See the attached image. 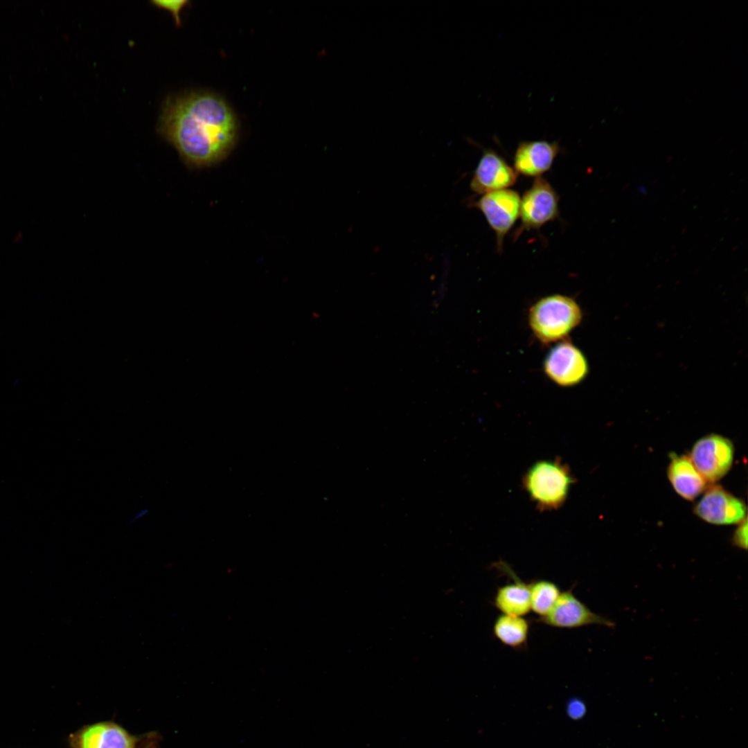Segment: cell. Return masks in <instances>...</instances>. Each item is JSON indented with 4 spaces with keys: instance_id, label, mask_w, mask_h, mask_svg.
Instances as JSON below:
<instances>
[{
    "instance_id": "obj_16",
    "label": "cell",
    "mask_w": 748,
    "mask_h": 748,
    "mask_svg": "<svg viewBox=\"0 0 748 748\" xmlns=\"http://www.w3.org/2000/svg\"><path fill=\"white\" fill-rule=\"evenodd\" d=\"M531 610L540 618L546 616L554 607L561 591L554 582L538 580L529 584Z\"/></svg>"
},
{
    "instance_id": "obj_1",
    "label": "cell",
    "mask_w": 748,
    "mask_h": 748,
    "mask_svg": "<svg viewBox=\"0 0 748 748\" xmlns=\"http://www.w3.org/2000/svg\"><path fill=\"white\" fill-rule=\"evenodd\" d=\"M238 130L229 104L206 91L168 98L158 126L159 134L191 168L209 167L224 159L235 143Z\"/></svg>"
},
{
    "instance_id": "obj_7",
    "label": "cell",
    "mask_w": 748,
    "mask_h": 748,
    "mask_svg": "<svg viewBox=\"0 0 748 748\" xmlns=\"http://www.w3.org/2000/svg\"><path fill=\"white\" fill-rule=\"evenodd\" d=\"M543 368L553 382L562 387L577 385L589 372L587 360L582 352L567 340L558 342L549 350Z\"/></svg>"
},
{
    "instance_id": "obj_15",
    "label": "cell",
    "mask_w": 748,
    "mask_h": 748,
    "mask_svg": "<svg viewBox=\"0 0 748 748\" xmlns=\"http://www.w3.org/2000/svg\"><path fill=\"white\" fill-rule=\"evenodd\" d=\"M528 631L529 623L522 616L501 614L493 625V632L497 639L513 648H520L526 644Z\"/></svg>"
},
{
    "instance_id": "obj_14",
    "label": "cell",
    "mask_w": 748,
    "mask_h": 748,
    "mask_svg": "<svg viewBox=\"0 0 748 748\" xmlns=\"http://www.w3.org/2000/svg\"><path fill=\"white\" fill-rule=\"evenodd\" d=\"M514 582L497 589L494 605L502 614L523 616L531 611L530 586L515 574Z\"/></svg>"
},
{
    "instance_id": "obj_11",
    "label": "cell",
    "mask_w": 748,
    "mask_h": 748,
    "mask_svg": "<svg viewBox=\"0 0 748 748\" xmlns=\"http://www.w3.org/2000/svg\"><path fill=\"white\" fill-rule=\"evenodd\" d=\"M560 150L559 143L555 141H522L515 152L513 168L517 175L535 178L541 177L550 170Z\"/></svg>"
},
{
    "instance_id": "obj_3",
    "label": "cell",
    "mask_w": 748,
    "mask_h": 748,
    "mask_svg": "<svg viewBox=\"0 0 748 748\" xmlns=\"http://www.w3.org/2000/svg\"><path fill=\"white\" fill-rule=\"evenodd\" d=\"M573 478L560 460H542L527 471L524 488L531 499L542 510L560 508L569 494Z\"/></svg>"
},
{
    "instance_id": "obj_6",
    "label": "cell",
    "mask_w": 748,
    "mask_h": 748,
    "mask_svg": "<svg viewBox=\"0 0 748 748\" xmlns=\"http://www.w3.org/2000/svg\"><path fill=\"white\" fill-rule=\"evenodd\" d=\"M521 197L513 189H503L483 195L471 205L479 210L495 233L497 249L503 250L504 240L519 215Z\"/></svg>"
},
{
    "instance_id": "obj_18",
    "label": "cell",
    "mask_w": 748,
    "mask_h": 748,
    "mask_svg": "<svg viewBox=\"0 0 748 748\" xmlns=\"http://www.w3.org/2000/svg\"><path fill=\"white\" fill-rule=\"evenodd\" d=\"M733 545L740 549H747V519L745 517L736 528L731 540Z\"/></svg>"
},
{
    "instance_id": "obj_12",
    "label": "cell",
    "mask_w": 748,
    "mask_h": 748,
    "mask_svg": "<svg viewBox=\"0 0 748 748\" xmlns=\"http://www.w3.org/2000/svg\"><path fill=\"white\" fill-rule=\"evenodd\" d=\"M667 476L676 493L688 501L694 500L707 486V481L688 455L672 454Z\"/></svg>"
},
{
    "instance_id": "obj_5",
    "label": "cell",
    "mask_w": 748,
    "mask_h": 748,
    "mask_svg": "<svg viewBox=\"0 0 748 748\" xmlns=\"http://www.w3.org/2000/svg\"><path fill=\"white\" fill-rule=\"evenodd\" d=\"M689 457L707 483H714L730 470L734 446L728 438L716 434H708L695 443Z\"/></svg>"
},
{
    "instance_id": "obj_8",
    "label": "cell",
    "mask_w": 748,
    "mask_h": 748,
    "mask_svg": "<svg viewBox=\"0 0 748 748\" xmlns=\"http://www.w3.org/2000/svg\"><path fill=\"white\" fill-rule=\"evenodd\" d=\"M693 511L701 519L716 525L738 524L747 517L743 500L718 485L704 490Z\"/></svg>"
},
{
    "instance_id": "obj_4",
    "label": "cell",
    "mask_w": 748,
    "mask_h": 748,
    "mask_svg": "<svg viewBox=\"0 0 748 748\" xmlns=\"http://www.w3.org/2000/svg\"><path fill=\"white\" fill-rule=\"evenodd\" d=\"M559 195L551 184L542 177L535 179L531 187L521 197L520 226L513 233L517 240L524 231L540 229L559 217Z\"/></svg>"
},
{
    "instance_id": "obj_10",
    "label": "cell",
    "mask_w": 748,
    "mask_h": 748,
    "mask_svg": "<svg viewBox=\"0 0 748 748\" xmlns=\"http://www.w3.org/2000/svg\"><path fill=\"white\" fill-rule=\"evenodd\" d=\"M517 176L501 155L493 150L486 149L474 171L470 188L481 195L507 189L516 183Z\"/></svg>"
},
{
    "instance_id": "obj_2",
    "label": "cell",
    "mask_w": 748,
    "mask_h": 748,
    "mask_svg": "<svg viewBox=\"0 0 748 748\" xmlns=\"http://www.w3.org/2000/svg\"><path fill=\"white\" fill-rule=\"evenodd\" d=\"M582 312L574 299L555 294L542 297L529 309V327L542 344L565 340L581 322Z\"/></svg>"
},
{
    "instance_id": "obj_13",
    "label": "cell",
    "mask_w": 748,
    "mask_h": 748,
    "mask_svg": "<svg viewBox=\"0 0 748 748\" xmlns=\"http://www.w3.org/2000/svg\"><path fill=\"white\" fill-rule=\"evenodd\" d=\"M135 744L125 730L110 722L91 725L77 738L78 748H135Z\"/></svg>"
},
{
    "instance_id": "obj_17",
    "label": "cell",
    "mask_w": 748,
    "mask_h": 748,
    "mask_svg": "<svg viewBox=\"0 0 748 748\" xmlns=\"http://www.w3.org/2000/svg\"><path fill=\"white\" fill-rule=\"evenodd\" d=\"M152 3L159 8L166 9L172 13L177 26L181 23L180 10L188 3L186 0L180 1H152Z\"/></svg>"
},
{
    "instance_id": "obj_9",
    "label": "cell",
    "mask_w": 748,
    "mask_h": 748,
    "mask_svg": "<svg viewBox=\"0 0 748 748\" xmlns=\"http://www.w3.org/2000/svg\"><path fill=\"white\" fill-rule=\"evenodd\" d=\"M558 628H577L596 624L613 627L611 620L592 612L573 594L571 589L561 592L554 607L545 616L537 619Z\"/></svg>"
},
{
    "instance_id": "obj_19",
    "label": "cell",
    "mask_w": 748,
    "mask_h": 748,
    "mask_svg": "<svg viewBox=\"0 0 748 748\" xmlns=\"http://www.w3.org/2000/svg\"><path fill=\"white\" fill-rule=\"evenodd\" d=\"M569 715L573 719H580L586 713V706L578 699L571 700L567 706Z\"/></svg>"
}]
</instances>
